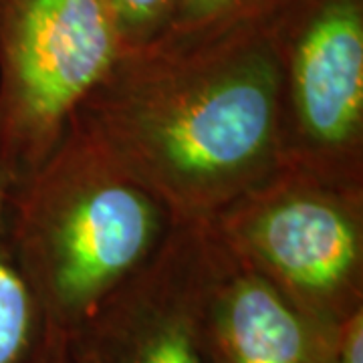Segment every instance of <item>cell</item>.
I'll return each mask as SVG.
<instances>
[{"label": "cell", "instance_id": "6da1fadb", "mask_svg": "<svg viewBox=\"0 0 363 363\" xmlns=\"http://www.w3.org/2000/svg\"><path fill=\"white\" fill-rule=\"evenodd\" d=\"M77 113L178 224L208 220L283 166L264 23L128 52Z\"/></svg>", "mask_w": 363, "mask_h": 363}, {"label": "cell", "instance_id": "7a4b0ae2", "mask_svg": "<svg viewBox=\"0 0 363 363\" xmlns=\"http://www.w3.org/2000/svg\"><path fill=\"white\" fill-rule=\"evenodd\" d=\"M176 226L79 113L9 196L14 257L45 323L65 335L142 271Z\"/></svg>", "mask_w": 363, "mask_h": 363}, {"label": "cell", "instance_id": "3957f363", "mask_svg": "<svg viewBox=\"0 0 363 363\" xmlns=\"http://www.w3.org/2000/svg\"><path fill=\"white\" fill-rule=\"evenodd\" d=\"M200 224L315 321L363 311V190L281 166Z\"/></svg>", "mask_w": 363, "mask_h": 363}, {"label": "cell", "instance_id": "277c9868", "mask_svg": "<svg viewBox=\"0 0 363 363\" xmlns=\"http://www.w3.org/2000/svg\"><path fill=\"white\" fill-rule=\"evenodd\" d=\"M125 55L105 0H0V162L39 166Z\"/></svg>", "mask_w": 363, "mask_h": 363}, {"label": "cell", "instance_id": "5b68a950", "mask_svg": "<svg viewBox=\"0 0 363 363\" xmlns=\"http://www.w3.org/2000/svg\"><path fill=\"white\" fill-rule=\"evenodd\" d=\"M283 166L363 190V0H286L264 21Z\"/></svg>", "mask_w": 363, "mask_h": 363}, {"label": "cell", "instance_id": "8992f818", "mask_svg": "<svg viewBox=\"0 0 363 363\" xmlns=\"http://www.w3.org/2000/svg\"><path fill=\"white\" fill-rule=\"evenodd\" d=\"M208 245L202 224H178L142 271L75 333L77 363H210L204 331Z\"/></svg>", "mask_w": 363, "mask_h": 363}, {"label": "cell", "instance_id": "52a82bcc", "mask_svg": "<svg viewBox=\"0 0 363 363\" xmlns=\"http://www.w3.org/2000/svg\"><path fill=\"white\" fill-rule=\"evenodd\" d=\"M206 245L208 362H321L335 325L319 323L305 315L279 289L233 259L208 234Z\"/></svg>", "mask_w": 363, "mask_h": 363}, {"label": "cell", "instance_id": "ba28073f", "mask_svg": "<svg viewBox=\"0 0 363 363\" xmlns=\"http://www.w3.org/2000/svg\"><path fill=\"white\" fill-rule=\"evenodd\" d=\"M13 176L0 162V363H30L45 333V317L9 236Z\"/></svg>", "mask_w": 363, "mask_h": 363}, {"label": "cell", "instance_id": "9c48e42d", "mask_svg": "<svg viewBox=\"0 0 363 363\" xmlns=\"http://www.w3.org/2000/svg\"><path fill=\"white\" fill-rule=\"evenodd\" d=\"M286 0H182L168 35L157 45H192L238 26L264 23Z\"/></svg>", "mask_w": 363, "mask_h": 363}, {"label": "cell", "instance_id": "30bf717a", "mask_svg": "<svg viewBox=\"0 0 363 363\" xmlns=\"http://www.w3.org/2000/svg\"><path fill=\"white\" fill-rule=\"evenodd\" d=\"M128 52L143 51L168 35L182 0H105Z\"/></svg>", "mask_w": 363, "mask_h": 363}, {"label": "cell", "instance_id": "8fae6325", "mask_svg": "<svg viewBox=\"0 0 363 363\" xmlns=\"http://www.w3.org/2000/svg\"><path fill=\"white\" fill-rule=\"evenodd\" d=\"M319 363H363V311L335 325Z\"/></svg>", "mask_w": 363, "mask_h": 363}, {"label": "cell", "instance_id": "7c38bea8", "mask_svg": "<svg viewBox=\"0 0 363 363\" xmlns=\"http://www.w3.org/2000/svg\"><path fill=\"white\" fill-rule=\"evenodd\" d=\"M30 363H77V359L71 351L69 337L65 333L47 325Z\"/></svg>", "mask_w": 363, "mask_h": 363}]
</instances>
